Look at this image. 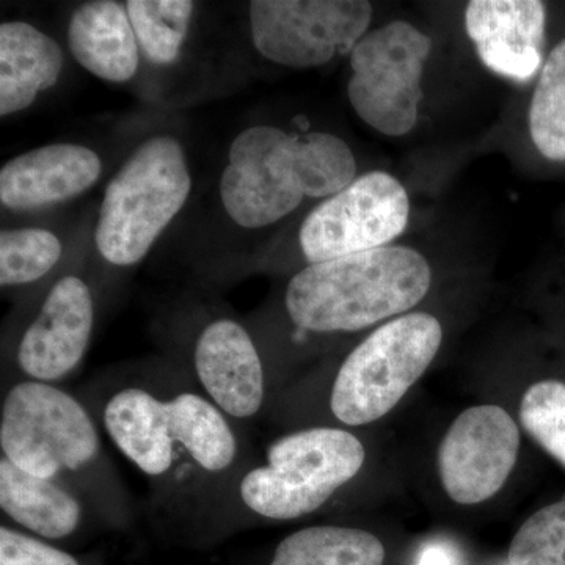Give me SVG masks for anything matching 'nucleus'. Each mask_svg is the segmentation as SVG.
Returning a JSON list of instances; mask_svg holds the SVG:
<instances>
[{
  "label": "nucleus",
  "mask_w": 565,
  "mask_h": 565,
  "mask_svg": "<svg viewBox=\"0 0 565 565\" xmlns=\"http://www.w3.org/2000/svg\"><path fill=\"white\" fill-rule=\"evenodd\" d=\"M77 394L111 445L147 478L154 514L214 527L230 486L253 460L244 426L173 362L120 366Z\"/></svg>",
  "instance_id": "obj_1"
},
{
  "label": "nucleus",
  "mask_w": 565,
  "mask_h": 565,
  "mask_svg": "<svg viewBox=\"0 0 565 565\" xmlns=\"http://www.w3.org/2000/svg\"><path fill=\"white\" fill-rule=\"evenodd\" d=\"M0 456L25 473L76 490L104 525H131V497L104 449L98 419L65 386L33 381L2 385Z\"/></svg>",
  "instance_id": "obj_2"
},
{
  "label": "nucleus",
  "mask_w": 565,
  "mask_h": 565,
  "mask_svg": "<svg viewBox=\"0 0 565 565\" xmlns=\"http://www.w3.org/2000/svg\"><path fill=\"white\" fill-rule=\"evenodd\" d=\"M355 180V156L340 137L253 126L230 147L221 199L234 223L255 230L281 221L305 196L330 199Z\"/></svg>",
  "instance_id": "obj_3"
},
{
  "label": "nucleus",
  "mask_w": 565,
  "mask_h": 565,
  "mask_svg": "<svg viewBox=\"0 0 565 565\" xmlns=\"http://www.w3.org/2000/svg\"><path fill=\"white\" fill-rule=\"evenodd\" d=\"M366 449L338 426H308L281 435L230 486L215 530L248 522H291L326 508L362 473Z\"/></svg>",
  "instance_id": "obj_4"
},
{
  "label": "nucleus",
  "mask_w": 565,
  "mask_h": 565,
  "mask_svg": "<svg viewBox=\"0 0 565 565\" xmlns=\"http://www.w3.org/2000/svg\"><path fill=\"white\" fill-rule=\"evenodd\" d=\"M433 270L414 248L388 245L308 264L286 286V316L305 334L352 333L416 307Z\"/></svg>",
  "instance_id": "obj_5"
},
{
  "label": "nucleus",
  "mask_w": 565,
  "mask_h": 565,
  "mask_svg": "<svg viewBox=\"0 0 565 565\" xmlns=\"http://www.w3.org/2000/svg\"><path fill=\"white\" fill-rule=\"evenodd\" d=\"M191 189L180 141L170 136L145 140L104 193L95 230L103 258L117 267L141 262L188 202Z\"/></svg>",
  "instance_id": "obj_6"
},
{
  "label": "nucleus",
  "mask_w": 565,
  "mask_h": 565,
  "mask_svg": "<svg viewBox=\"0 0 565 565\" xmlns=\"http://www.w3.org/2000/svg\"><path fill=\"white\" fill-rule=\"evenodd\" d=\"M444 329L429 313H408L379 327L338 367L327 408L345 427L390 414L434 362Z\"/></svg>",
  "instance_id": "obj_7"
},
{
  "label": "nucleus",
  "mask_w": 565,
  "mask_h": 565,
  "mask_svg": "<svg viewBox=\"0 0 565 565\" xmlns=\"http://www.w3.org/2000/svg\"><path fill=\"white\" fill-rule=\"evenodd\" d=\"M430 51L433 40L405 21L367 32L351 52L348 96L355 114L385 136L411 132L418 121Z\"/></svg>",
  "instance_id": "obj_8"
},
{
  "label": "nucleus",
  "mask_w": 565,
  "mask_h": 565,
  "mask_svg": "<svg viewBox=\"0 0 565 565\" xmlns=\"http://www.w3.org/2000/svg\"><path fill=\"white\" fill-rule=\"evenodd\" d=\"M248 11L256 50L299 70L351 54L373 20L366 0H255Z\"/></svg>",
  "instance_id": "obj_9"
},
{
  "label": "nucleus",
  "mask_w": 565,
  "mask_h": 565,
  "mask_svg": "<svg viewBox=\"0 0 565 565\" xmlns=\"http://www.w3.org/2000/svg\"><path fill=\"white\" fill-rule=\"evenodd\" d=\"M408 217L404 185L390 173H364L310 212L300 247L308 264L388 247L407 228Z\"/></svg>",
  "instance_id": "obj_10"
},
{
  "label": "nucleus",
  "mask_w": 565,
  "mask_h": 565,
  "mask_svg": "<svg viewBox=\"0 0 565 565\" xmlns=\"http://www.w3.org/2000/svg\"><path fill=\"white\" fill-rule=\"evenodd\" d=\"M173 363L241 426L262 416L273 401V382L259 345L233 318L206 319L193 334L189 352Z\"/></svg>",
  "instance_id": "obj_11"
},
{
  "label": "nucleus",
  "mask_w": 565,
  "mask_h": 565,
  "mask_svg": "<svg viewBox=\"0 0 565 565\" xmlns=\"http://www.w3.org/2000/svg\"><path fill=\"white\" fill-rule=\"evenodd\" d=\"M95 296L77 275L58 278L18 334L2 385L17 381L62 385L77 370L95 330Z\"/></svg>",
  "instance_id": "obj_12"
},
{
  "label": "nucleus",
  "mask_w": 565,
  "mask_h": 565,
  "mask_svg": "<svg viewBox=\"0 0 565 565\" xmlns=\"http://www.w3.org/2000/svg\"><path fill=\"white\" fill-rule=\"evenodd\" d=\"M519 449V426L504 408H467L438 448V473L445 492L459 504L484 503L503 489Z\"/></svg>",
  "instance_id": "obj_13"
},
{
  "label": "nucleus",
  "mask_w": 565,
  "mask_h": 565,
  "mask_svg": "<svg viewBox=\"0 0 565 565\" xmlns=\"http://www.w3.org/2000/svg\"><path fill=\"white\" fill-rule=\"evenodd\" d=\"M546 9L539 0H473L465 29L487 68L509 79L534 77L544 61Z\"/></svg>",
  "instance_id": "obj_14"
},
{
  "label": "nucleus",
  "mask_w": 565,
  "mask_h": 565,
  "mask_svg": "<svg viewBox=\"0 0 565 565\" xmlns=\"http://www.w3.org/2000/svg\"><path fill=\"white\" fill-rule=\"evenodd\" d=\"M103 163L90 148L55 143L11 159L0 170V202L31 211L66 202L99 180Z\"/></svg>",
  "instance_id": "obj_15"
},
{
  "label": "nucleus",
  "mask_w": 565,
  "mask_h": 565,
  "mask_svg": "<svg viewBox=\"0 0 565 565\" xmlns=\"http://www.w3.org/2000/svg\"><path fill=\"white\" fill-rule=\"evenodd\" d=\"M0 511L9 525L47 542L79 534L88 520L102 522L82 494L62 482L25 473L0 456Z\"/></svg>",
  "instance_id": "obj_16"
},
{
  "label": "nucleus",
  "mask_w": 565,
  "mask_h": 565,
  "mask_svg": "<svg viewBox=\"0 0 565 565\" xmlns=\"http://www.w3.org/2000/svg\"><path fill=\"white\" fill-rule=\"evenodd\" d=\"M68 44L77 63L99 79L126 82L139 68L140 46L122 3L81 6L70 20Z\"/></svg>",
  "instance_id": "obj_17"
},
{
  "label": "nucleus",
  "mask_w": 565,
  "mask_h": 565,
  "mask_svg": "<svg viewBox=\"0 0 565 565\" xmlns=\"http://www.w3.org/2000/svg\"><path fill=\"white\" fill-rule=\"evenodd\" d=\"M63 52L46 33L22 21L0 25V115L28 109L57 84Z\"/></svg>",
  "instance_id": "obj_18"
},
{
  "label": "nucleus",
  "mask_w": 565,
  "mask_h": 565,
  "mask_svg": "<svg viewBox=\"0 0 565 565\" xmlns=\"http://www.w3.org/2000/svg\"><path fill=\"white\" fill-rule=\"evenodd\" d=\"M385 546L360 527L308 526L282 539L269 565H384Z\"/></svg>",
  "instance_id": "obj_19"
},
{
  "label": "nucleus",
  "mask_w": 565,
  "mask_h": 565,
  "mask_svg": "<svg viewBox=\"0 0 565 565\" xmlns=\"http://www.w3.org/2000/svg\"><path fill=\"white\" fill-rule=\"evenodd\" d=\"M129 20L148 61L169 65L180 55L195 3L191 0H129Z\"/></svg>",
  "instance_id": "obj_20"
},
{
  "label": "nucleus",
  "mask_w": 565,
  "mask_h": 565,
  "mask_svg": "<svg viewBox=\"0 0 565 565\" xmlns=\"http://www.w3.org/2000/svg\"><path fill=\"white\" fill-rule=\"evenodd\" d=\"M535 148L550 161H565V40L550 52L530 107Z\"/></svg>",
  "instance_id": "obj_21"
},
{
  "label": "nucleus",
  "mask_w": 565,
  "mask_h": 565,
  "mask_svg": "<svg viewBox=\"0 0 565 565\" xmlns=\"http://www.w3.org/2000/svg\"><path fill=\"white\" fill-rule=\"evenodd\" d=\"M62 244L41 228L11 230L0 234V285L21 288L46 277L61 262Z\"/></svg>",
  "instance_id": "obj_22"
},
{
  "label": "nucleus",
  "mask_w": 565,
  "mask_h": 565,
  "mask_svg": "<svg viewBox=\"0 0 565 565\" xmlns=\"http://www.w3.org/2000/svg\"><path fill=\"white\" fill-rule=\"evenodd\" d=\"M520 422L550 456L565 467V384L542 381L531 385L520 404Z\"/></svg>",
  "instance_id": "obj_23"
},
{
  "label": "nucleus",
  "mask_w": 565,
  "mask_h": 565,
  "mask_svg": "<svg viewBox=\"0 0 565 565\" xmlns=\"http://www.w3.org/2000/svg\"><path fill=\"white\" fill-rule=\"evenodd\" d=\"M511 565H565V501L546 505L520 526L511 548Z\"/></svg>",
  "instance_id": "obj_24"
},
{
  "label": "nucleus",
  "mask_w": 565,
  "mask_h": 565,
  "mask_svg": "<svg viewBox=\"0 0 565 565\" xmlns=\"http://www.w3.org/2000/svg\"><path fill=\"white\" fill-rule=\"evenodd\" d=\"M0 565H84L81 559L51 542L2 523Z\"/></svg>",
  "instance_id": "obj_25"
},
{
  "label": "nucleus",
  "mask_w": 565,
  "mask_h": 565,
  "mask_svg": "<svg viewBox=\"0 0 565 565\" xmlns=\"http://www.w3.org/2000/svg\"><path fill=\"white\" fill-rule=\"evenodd\" d=\"M416 565H456L455 555L444 544H430L419 553Z\"/></svg>",
  "instance_id": "obj_26"
}]
</instances>
